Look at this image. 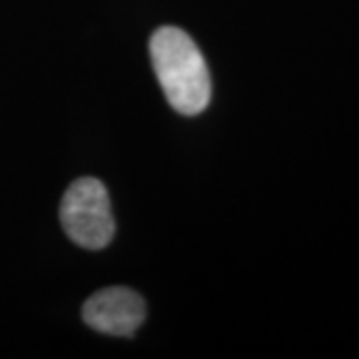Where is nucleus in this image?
I'll return each instance as SVG.
<instances>
[{"instance_id": "obj_1", "label": "nucleus", "mask_w": 359, "mask_h": 359, "mask_svg": "<svg viewBox=\"0 0 359 359\" xmlns=\"http://www.w3.org/2000/svg\"><path fill=\"white\" fill-rule=\"evenodd\" d=\"M150 56L170 106L184 116L204 112L212 96V82L196 42L176 26H164L152 34Z\"/></svg>"}, {"instance_id": "obj_2", "label": "nucleus", "mask_w": 359, "mask_h": 359, "mask_svg": "<svg viewBox=\"0 0 359 359\" xmlns=\"http://www.w3.org/2000/svg\"><path fill=\"white\" fill-rule=\"evenodd\" d=\"M60 222L66 236L86 250H102L116 231L110 198L96 178H80L66 190L60 204Z\"/></svg>"}, {"instance_id": "obj_3", "label": "nucleus", "mask_w": 359, "mask_h": 359, "mask_svg": "<svg viewBox=\"0 0 359 359\" xmlns=\"http://www.w3.org/2000/svg\"><path fill=\"white\" fill-rule=\"evenodd\" d=\"M82 318L96 332L128 337L146 318V304L128 287H106L84 304Z\"/></svg>"}]
</instances>
